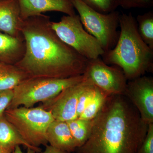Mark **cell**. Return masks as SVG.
I'll return each instance as SVG.
<instances>
[{"instance_id": "obj_1", "label": "cell", "mask_w": 153, "mask_h": 153, "mask_svg": "<svg viewBox=\"0 0 153 153\" xmlns=\"http://www.w3.org/2000/svg\"><path fill=\"white\" fill-rule=\"evenodd\" d=\"M42 14L23 20L25 51L15 64L31 77L65 78L82 75L88 60L64 43Z\"/></svg>"}, {"instance_id": "obj_2", "label": "cell", "mask_w": 153, "mask_h": 153, "mask_svg": "<svg viewBox=\"0 0 153 153\" xmlns=\"http://www.w3.org/2000/svg\"><path fill=\"white\" fill-rule=\"evenodd\" d=\"M92 120L90 136L78 153H136L149 127L123 95H110Z\"/></svg>"}, {"instance_id": "obj_3", "label": "cell", "mask_w": 153, "mask_h": 153, "mask_svg": "<svg viewBox=\"0 0 153 153\" xmlns=\"http://www.w3.org/2000/svg\"><path fill=\"white\" fill-rule=\"evenodd\" d=\"M119 27L117 43L102 55L103 62L121 68L128 80L152 72L153 50L141 38L136 18L131 13L120 14Z\"/></svg>"}, {"instance_id": "obj_4", "label": "cell", "mask_w": 153, "mask_h": 153, "mask_svg": "<svg viewBox=\"0 0 153 153\" xmlns=\"http://www.w3.org/2000/svg\"><path fill=\"white\" fill-rule=\"evenodd\" d=\"M83 79V74L65 78L29 77L14 88L13 97L7 109L20 105L33 107L38 102L52 99L64 89Z\"/></svg>"}, {"instance_id": "obj_5", "label": "cell", "mask_w": 153, "mask_h": 153, "mask_svg": "<svg viewBox=\"0 0 153 153\" xmlns=\"http://www.w3.org/2000/svg\"><path fill=\"white\" fill-rule=\"evenodd\" d=\"M4 116L30 144L36 147L48 143L47 132L55 120L52 114L41 106L7 109Z\"/></svg>"}, {"instance_id": "obj_6", "label": "cell", "mask_w": 153, "mask_h": 153, "mask_svg": "<svg viewBox=\"0 0 153 153\" xmlns=\"http://www.w3.org/2000/svg\"><path fill=\"white\" fill-rule=\"evenodd\" d=\"M78 13L80 21L86 31L99 42L104 52L115 46L120 31L119 12L113 11L108 14L101 13L88 7L81 0H71Z\"/></svg>"}, {"instance_id": "obj_7", "label": "cell", "mask_w": 153, "mask_h": 153, "mask_svg": "<svg viewBox=\"0 0 153 153\" xmlns=\"http://www.w3.org/2000/svg\"><path fill=\"white\" fill-rule=\"evenodd\" d=\"M51 26L59 38L88 60L101 57L104 53L99 42L84 29L79 15L63 16Z\"/></svg>"}, {"instance_id": "obj_8", "label": "cell", "mask_w": 153, "mask_h": 153, "mask_svg": "<svg viewBox=\"0 0 153 153\" xmlns=\"http://www.w3.org/2000/svg\"><path fill=\"white\" fill-rule=\"evenodd\" d=\"M84 79L110 95L125 94L127 79L119 67L108 65L101 57L88 60Z\"/></svg>"}, {"instance_id": "obj_9", "label": "cell", "mask_w": 153, "mask_h": 153, "mask_svg": "<svg viewBox=\"0 0 153 153\" xmlns=\"http://www.w3.org/2000/svg\"><path fill=\"white\" fill-rule=\"evenodd\" d=\"M88 83V81L84 78L81 82L67 88L40 106L50 112L55 120L67 122L77 118L78 99Z\"/></svg>"}, {"instance_id": "obj_10", "label": "cell", "mask_w": 153, "mask_h": 153, "mask_svg": "<svg viewBox=\"0 0 153 153\" xmlns=\"http://www.w3.org/2000/svg\"><path fill=\"white\" fill-rule=\"evenodd\" d=\"M148 124L153 123V78L145 75L129 80L125 94Z\"/></svg>"}, {"instance_id": "obj_11", "label": "cell", "mask_w": 153, "mask_h": 153, "mask_svg": "<svg viewBox=\"0 0 153 153\" xmlns=\"http://www.w3.org/2000/svg\"><path fill=\"white\" fill-rule=\"evenodd\" d=\"M22 20L47 12H60L68 16L75 15L71 0H18Z\"/></svg>"}, {"instance_id": "obj_12", "label": "cell", "mask_w": 153, "mask_h": 153, "mask_svg": "<svg viewBox=\"0 0 153 153\" xmlns=\"http://www.w3.org/2000/svg\"><path fill=\"white\" fill-rule=\"evenodd\" d=\"M23 22L18 0H0V33L21 37Z\"/></svg>"}, {"instance_id": "obj_13", "label": "cell", "mask_w": 153, "mask_h": 153, "mask_svg": "<svg viewBox=\"0 0 153 153\" xmlns=\"http://www.w3.org/2000/svg\"><path fill=\"white\" fill-rule=\"evenodd\" d=\"M47 138L50 146L60 150L70 153L77 149L66 122H52L47 129Z\"/></svg>"}, {"instance_id": "obj_14", "label": "cell", "mask_w": 153, "mask_h": 153, "mask_svg": "<svg viewBox=\"0 0 153 153\" xmlns=\"http://www.w3.org/2000/svg\"><path fill=\"white\" fill-rule=\"evenodd\" d=\"M25 51L23 36L15 37L0 33V63L15 65L22 59Z\"/></svg>"}, {"instance_id": "obj_15", "label": "cell", "mask_w": 153, "mask_h": 153, "mask_svg": "<svg viewBox=\"0 0 153 153\" xmlns=\"http://www.w3.org/2000/svg\"><path fill=\"white\" fill-rule=\"evenodd\" d=\"M23 146L36 153L41 152L39 147L28 143L19 133L13 126L4 116L0 117V147L12 152L17 146Z\"/></svg>"}, {"instance_id": "obj_16", "label": "cell", "mask_w": 153, "mask_h": 153, "mask_svg": "<svg viewBox=\"0 0 153 153\" xmlns=\"http://www.w3.org/2000/svg\"><path fill=\"white\" fill-rule=\"evenodd\" d=\"M30 76L14 64L0 63V91L13 90Z\"/></svg>"}, {"instance_id": "obj_17", "label": "cell", "mask_w": 153, "mask_h": 153, "mask_svg": "<svg viewBox=\"0 0 153 153\" xmlns=\"http://www.w3.org/2000/svg\"><path fill=\"white\" fill-rule=\"evenodd\" d=\"M77 148L80 147L88 139L91 132L92 120L77 118L66 122Z\"/></svg>"}, {"instance_id": "obj_18", "label": "cell", "mask_w": 153, "mask_h": 153, "mask_svg": "<svg viewBox=\"0 0 153 153\" xmlns=\"http://www.w3.org/2000/svg\"><path fill=\"white\" fill-rule=\"evenodd\" d=\"M110 94L96 86L94 94L79 118L92 120L102 108Z\"/></svg>"}, {"instance_id": "obj_19", "label": "cell", "mask_w": 153, "mask_h": 153, "mask_svg": "<svg viewBox=\"0 0 153 153\" xmlns=\"http://www.w3.org/2000/svg\"><path fill=\"white\" fill-rule=\"evenodd\" d=\"M138 32L143 41L153 50V12L138 15L136 18Z\"/></svg>"}, {"instance_id": "obj_20", "label": "cell", "mask_w": 153, "mask_h": 153, "mask_svg": "<svg viewBox=\"0 0 153 153\" xmlns=\"http://www.w3.org/2000/svg\"><path fill=\"white\" fill-rule=\"evenodd\" d=\"M88 7L99 13L108 14L119 7L117 0H81Z\"/></svg>"}, {"instance_id": "obj_21", "label": "cell", "mask_w": 153, "mask_h": 153, "mask_svg": "<svg viewBox=\"0 0 153 153\" xmlns=\"http://www.w3.org/2000/svg\"><path fill=\"white\" fill-rule=\"evenodd\" d=\"M87 80V79H86ZM88 81L87 85L79 96L76 107V115L77 118L80 116L84 111L94 94L96 86Z\"/></svg>"}, {"instance_id": "obj_22", "label": "cell", "mask_w": 153, "mask_h": 153, "mask_svg": "<svg viewBox=\"0 0 153 153\" xmlns=\"http://www.w3.org/2000/svg\"><path fill=\"white\" fill-rule=\"evenodd\" d=\"M118 4L125 9L148 8L153 5V0H117Z\"/></svg>"}, {"instance_id": "obj_23", "label": "cell", "mask_w": 153, "mask_h": 153, "mask_svg": "<svg viewBox=\"0 0 153 153\" xmlns=\"http://www.w3.org/2000/svg\"><path fill=\"white\" fill-rule=\"evenodd\" d=\"M136 153H153V123L149 124L146 135Z\"/></svg>"}, {"instance_id": "obj_24", "label": "cell", "mask_w": 153, "mask_h": 153, "mask_svg": "<svg viewBox=\"0 0 153 153\" xmlns=\"http://www.w3.org/2000/svg\"><path fill=\"white\" fill-rule=\"evenodd\" d=\"M13 90L0 91V117L4 115L13 100Z\"/></svg>"}, {"instance_id": "obj_25", "label": "cell", "mask_w": 153, "mask_h": 153, "mask_svg": "<svg viewBox=\"0 0 153 153\" xmlns=\"http://www.w3.org/2000/svg\"><path fill=\"white\" fill-rule=\"evenodd\" d=\"M45 150L42 152L39 153H69L64 151L60 150L56 148L53 147L50 145H46Z\"/></svg>"}, {"instance_id": "obj_26", "label": "cell", "mask_w": 153, "mask_h": 153, "mask_svg": "<svg viewBox=\"0 0 153 153\" xmlns=\"http://www.w3.org/2000/svg\"><path fill=\"white\" fill-rule=\"evenodd\" d=\"M27 152L24 153L21 149L20 146H17L15 148V149L12 152V153H36L35 151L33 150L30 149H27Z\"/></svg>"}, {"instance_id": "obj_27", "label": "cell", "mask_w": 153, "mask_h": 153, "mask_svg": "<svg viewBox=\"0 0 153 153\" xmlns=\"http://www.w3.org/2000/svg\"><path fill=\"white\" fill-rule=\"evenodd\" d=\"M0 153H12L9 151L6 150L5 149H2V148L0 147Z\"/></svg>"}]
</instances>
